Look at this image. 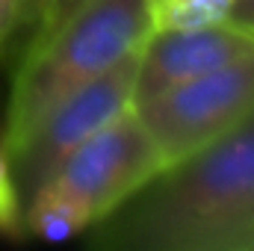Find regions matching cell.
Masks as SVG:
<instances>
[{
  "label": "cell",
  "mask_w": 254,
  "mask_h": 251,
  "mask_svg": "<svg viewBox=\"0 0 254 251\" xmlns=\"http://www.w3.org/2000/svg\"><path fill=\"white\" fill-rule=\"evenodd\" d=\"M254 54V30L234 21H219L192 30H160L151 33L142 45L133 107L160 98L163 92L204 77L228 63H237Z\"/></svg>",
  "instance_id": "8992f818"
},
{
  "label": "cell",
  "mask_w": 254,
  "mask_h": 251,
  "mask_svg": "<svg viewBox=\"0 0 254 251\" xmlns=\"http://www.w3.org/2000/svg\"><path fill=\"white\" fill-rule=\"evenodd\" d=\"M21 234H24V204L12 178L9 157L0 148V237H21Z\"/></svg>",
  "instance_id": "ba28073f"
},
{
  "label": "cell",
  "mask_w": 254,
  "mask_h": 251,
  "mask_svg": "<svg viewBox=\"0 0 254 251\" xmlns=\"http://www.w3.org/2000/svg\"><path fill=\"white\" fill-rule=\"evenodd\" d=\"M163 169L166 163L151 133L136 110H127L86 139L51 178L60 181L89 213L92 225H98Z\"/></svg>",
  "instance_id": "5b68a950"
},
{
  "label": "cell",
  "mask_w": 254,
  "mask_h": 251,
  "mask_svg": "<svg viewBox=\"0 0 254 251\" xmlns=\"http://www.w3.org/2000/svg\"><path fill=\"white\" fill-rule=\"evenodd\" d=\"M148 36L151 18L145 0H92L51 39L24 51L0 133L6 157L60 101L142 48Z\"/></svg>",
  "instance_id": "7a4b0ae2"
},
{
  "label": "cell",
  "mask_w": 254,
  "mask_h": 251,
  "mask_svg": "<svg viewBox=\"0 0 254 251\" xmlns=\"http://www.w3.org/2000/svg\"><path fill=\"white\" fill-rule=\"evenodd\" d=\"M166 166L213 145L254 113V54L133 107Z\"/></svg>",
  "instance_id": "3957f363"
},
{
  "label": "cell",
  "mask_w": 254,
  "mask_h": 251,
  "mask_svg": "<svg viewBox=\"0 0 254 251\" xmlns=\"http://www.w3.org/2000/svg\"><path fill=\"white\" fill-rule=\"evenodd\" d=\"M151 33L160 30H192L228 21L237 0H145Z\"/></svg>",
  "instance_id": "52a82bcc"
},
{
  "label": "cell",
  "mask_w": 254,
  "mask_h": 251,
  "mask_svg": "<svg viewBox=\"0 0 254 251\" xmlns=\"http://www.w3.org/2000/svg\"><path fill=\"white\" fill-rule=\"evenodd\" d=\"M228 21H234V24H240L246 30H254V0H237Z\"/></svg>",
  "instance_id": "7c38bea8"
},
{
  "label": "cell",
  "mask_w": 254,
  "mask_h": 251,
  "mask_svg": "<svg viewBox=\"0 0 254 251\" xmlns=\"http://www.w3.org/2000/svg\"><path fill=\"white\" fill-rule=\"evenodd\" d=\"M142 48L122 57L110 71L77 89L60 101L39 125L30 130V136L9 154L12 178L21 195V204L42 187L65 160L98 130L119 119L122 113L133 110V86H136V68H139Z\"/></svg>",
  "instance_id": "277c9868"
},
{
  "label": "cell",
  "mask_w": 254,
  "mask_h": 251,
  "mask_svg": "<svg viewBox=\"0 0 254 251\" xmlns=\"http://www.w3.org/2000/svg\"><path fill=\"white\" fill-rule=\"evenodd\" d=\"M24 18V0H0V51L12 45V39L21 33Z\"/></svg>",
  "instance_id": "30bf717a"
},
{
  "label": "cell",
  "mask_w": 254,
  "mask_h": 251,
  "mask_svg": "<svg viewBox=\"0 0 254 251\" xmlns=\"http://www.w3.org/2000/svg\"><path fill=\"white\" fill-rule=\"evenodd\" d=\"M86 3H92V0H54V6H51V12H48V21L42 24V30H39L30 42H24V51H30V48H36V45H42L45 39H51L65 21L74 18Z\"/></svg>",
  "instance_id": "9c48e42d"
},
{
  "label": "cell",
  "mask_w": 254,
  "mask_h": 251,
  "mask_svg": "<svg viewBox=\"0 0 254 251\" xmlns=\"http://www.w3.org/2000/svg\"><path fill=\"white\" fill-rule=\"evenodd\" d=\"M54 0H24V18H21V30L27 33V42L42 30V24L48 21Z\"/></svg>",
  "instance_id": "8fae6325"
},
{
  "label": "cell",
  "mask_w": 254,
  "mask_h": 251,
  "mask_svg": "<svg viewBox=\"0 0 254 251\" xmlns=\"http://www.w3.org/2000/svg\"><path fill=\"white\" fill-rule=\"evenodd\" d=\"M107 251H254V113L89 228Z\"/></svg>",
  "instance_id": "6da1fadb"
}]
</instances>
